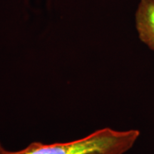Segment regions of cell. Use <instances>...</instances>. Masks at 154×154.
I'll return each mask as SVG.
<instances>
[{
  "instance_id": "cell-1",
  "label": "cell",
  "mask_w": 154,
  "mask_h": 154,
  "mask_svg": "<svg viewBox=\"0 0 154 154\" xmlns=\"http://www.w3.org/2000/svg\"><path fill=\"white\" fill-rule=\"evenodd\" d=\"M140 136L138 130L99 129L85 137L68 142H32L19 151H9L0 143V154H124Z\"/></svg>"
},
{
  "instance_id": "cell-2",
  "label": "cell",
  "mask_w": 154,
  "mask_h": 154,
  "mask_svg": "<svg viewBox=\"0 0 154 154\" xmlns=\"http://www.w3.org/2000/svg\"><path fill=\"white\" fill-rule=\"evenodd\" d=\"M136 26L140 41L154 51V0H140Z\"/></svg>"
}]
</instances>
